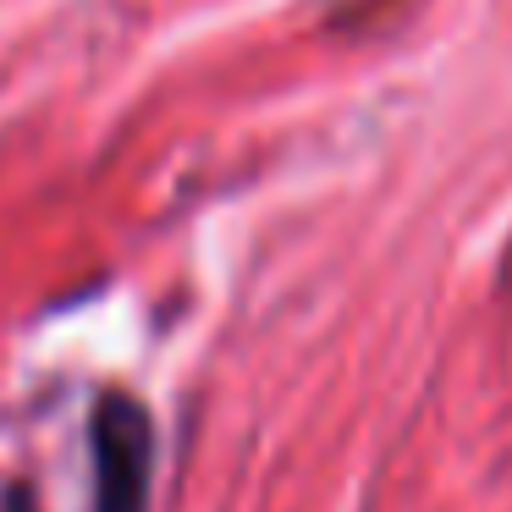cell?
Segmentation results:
<instances>
[{
    "mask_svg": "<svg viewBox=\"0 0 512 512\" xmlns=\"http://www.w3.org/2000/svg\"><path fill=\"white\" fill-rule=\"evenodd\" d=\"M6 512H34V501H28V490H12V496H6Z\"/></svg>",
    "mask_w": 512,
    "mask_h": 512,
    "instance_id": "cell-2",
    "label": "cell"
},
{
    "mask_svg": "<svg viewBox=\"0 0 512 512\" xmlns=\"http://www.w3.org/2000/svg\"><path fill=\"white\" fill-rule=\"evenodd\" d=\"M89 512H149L155 496V419L133 391H100L89 408Z\"/></svg>",
    "mask_w": 512,
    "mask_h": 512,
    "instance_id": "cell-1",
    "label": "cell"
}]
</instances>
